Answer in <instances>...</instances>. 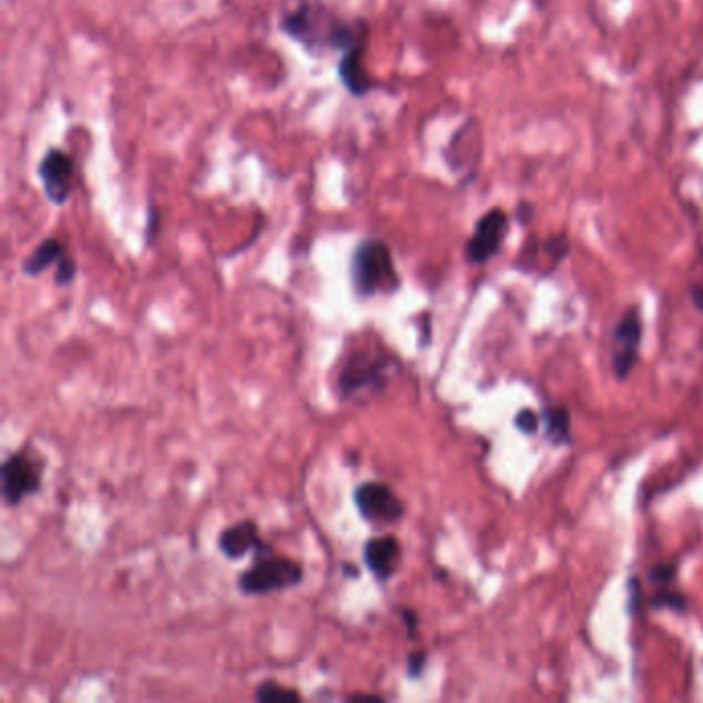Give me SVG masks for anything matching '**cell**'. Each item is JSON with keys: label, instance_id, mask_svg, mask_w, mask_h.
I'll use <instances>...</instances> for the list:
<instances>
[{"label": "cell", "instance_id": "6da1fadb", "mask_svg": "<svg viewBox=\"0 0 703 703\" xmlns=\"http://www.w3.org/2000/svg\"><path fill=\"white\" fill-rule=\"evenodd\" d=\"M278 28L312 54L324 50H340L345 54L367 40L366 21L349 23L318 0H295L287 4Z\"/></svg>", "mask_w": 703, "mask_h": 703}, {"label": "cell", "instance_id": "7a4b0ae2", "mask_svg": "<svg viewBox=\"0 0 703 703\" xmlns=\"http://www.w3.org/2000/svg\"><path fill=\"white\" fill-rule=\"evenodd\" d=\"M396 359L380 343H367L349 353L338 374L337 388L349 403H367L381 395L395 378Z\"/></svg>", "mask_w": 703, "mask_h": 703}, {"label": "cell", "instance_id": "3957f363", "mask_svg": "<svg viewBox=\"0 0 703 703\" xmlns=\"http://www.w3.org/2000/svg\"><path fill=\"white\" fill-rule=\"evenodd\" d=\"M352 283L355 294L364 299L398 289V275L390 248L376 237L364 240L352 258Z\"/></svg>", "mask_w": 703, "mask_h": 703}, {"label": "cell", "instance_id": "277c9868", "mask_svg": "<svg viewBox=\"0 0 703 703\" xmlns=\"http://www.w3.org/2000/svg\"><path fill=\"white\" fill-rule=\"evenodd\" d=\"M304 568L287 557H258V561L237 578V588L248 597H264L299 587Z\"/></svg>", "mask_w": 703, "mask_h": 703}, {"label": "cell", "instance_id": "5b68a950", "mask_svg": "<svg viewBox=\"0 0 703 703\" xmlns=\"http://www.w3.org/2000/svg\"><path fill=\"white\" fill-rule=\"evenodd\" d=\"M353 501L369 524H396L405 516V503L388 485L378 481L357 485Z\"/></svg>", "mask_w": 703, "mask_h": 703}, {"label": "cell", "instance_id": "8992f818", "mask_svg": "<svg viewBox=\"0 0 703 703\" xmlns=\"http://www.w3.org/2000/svg\"><path fill=\"white\" fill-rule=\"evenodd\" d=\"M2 499L7 506H19L26 498L40 491L42 472L38 465L23 455H11L2 462Z\"/></svg>", "mask_w": 703, "mask_h": 703}, {"label": "cell", "instance_id": "52a82bcc", "mask_svg": "<svg viewBox=\"0 0 703 703\" xmlns=\"http://www.w3.org/2000/svg\"><path fill=\"white\" fill-rule=\"evenodd\" d=\"M38 176L42 180L45 198L52 205H64L73 192L74 163L71 155L60 149H48L38 165Z\"/></svg>", "mask_w": 703, "mask_h": 703}, {"label": "cell", "instance_id": "ba28073f", "mask_svg": "<svg viewBox=\"0 0 703 703\" xmlns=\"http://www.w3.org/2000/svg\"><path fill=\"white\" fill-rule=\"evenodd\" d=\"M508 232V215L501 208H491L477 221L475 232L467 244V258L472 264H483L493 258L501 248Z\"/></svg>", "mask_w": 703, "mask_h": 703}, {"label": "cell", "instance_id": "9c48e42d", "mask_svg": "<svg viewBox=\"0 0 703 703\" xmlns=\"http://www.w3.org/2000/svg\"><path fill=\"white\" fill-rule=\"evenodd\" d=\"M615 353H613V366L619 380L628 378L631 367L635 364V355L640 349V340H642V318H640V309H625V314L619 318L617 323L615 335Z\"/></svg>", "mask_w": 703, "mask_h": 703}, {"label": "cell", "instance_id": "30bf717a", "mask_svg": "<svg viewBox=\"0 0 703 703\" xmlns=\"http://www.w3.org/2000/svg\"><path fill=\"white\" fill-rule=\"evenodd\" d=\"M400 553H403L400 541L393 534H384L366 542L364 561H366L367 570L374 573L378 582H388L398 570Z\"/></svg>", "mask_w": 703, "mask_h": 703}, {"label": "cell", "instance_id": "8fae6325", "mask_svg": "<svg viewBox=\"0 0 703 703\" xmlns=\"http://www.w3.org/2000/svg\"><path fill=\"white\" fill-rule=\"evenodd\" d=\"M220 551L227 559H244L248 553L263 557L264 544L258 527L252 520H242L234 527H227L220 534Z\"/></svg>", "mask_w": 703, "mask_h": 703}, {"label": "cell", "instance_id": "7c38bea8", "mask_svg": "<svg viewBox=\"0 0 703 703\" xmlns=\"http://www.w3.org/2000/svg\"><path fill=\"white\" fill-rule=\"evenodd\" d=\"M364 54H366V44L355 45L338 60V77L345 89L355 98H364L374 89V81L364 69Z\"/></svg>", "mask_w": 703, "mask_h": 703}, {"label": "cell", "instance_id": "4fadbf2b", "mask_svg": "<svg viewBox=\"0 0 703 703\" xmlns=\"http://www.w3.org/2000/svg\"><path fill=\"white\" fill-rule=\"evenodd\" d=\"M64 256H67V252L62 248L59 240L57 237H48L26 258L23 273L28 277H38V275L44 273L45 268H50L52 264H59Z\"/></svg>", "mask_w": 703, "mask_h": 703}, {"label": "cell", "instance_id": "5bb4252c", "mask_svg": "<svg viewBox=\"0 0 703 703\" xmlns=\"http://www.w3.org/2000/svg\"><path fill=\"white\" fill-rule=\"evenodd\" d=\"M547 436L556 444L570 441V412L563 407H549L544 410Z\"/></svg>", "mask_w": 703, "mask_h": 703}, {"label": "cell", "instance_id": "9a60e30c", "mask_svg": "<svg viewBox=\"0 0 703 703\" xmlns=\"http://www.w3.org/2000/svg\"><path fill=\"white\" fill-rule=\"evenodd\" d=\"M254 697L258 702H302V695L299 691H295L292 687H285V685H278L275 681H264L256 689Z\"/></svg>", "mask_w": 703, "mask_h": 703}, {"label": "cell", "instance_id": "2e32d148", "mask_svg": "<svg viewBox=\"0 0 703 703\" xmlns=\"http://www.w3.org/2000/svg\"><path fill=\"white\" fill-rule=\"evenodd\" d=\"M654 607H666V609H674V611H683L687 604H685V599L681 597V594H676V592H671V590H666V588H662L659 594L654 597V601H652Z\"/></svg>", "mask_w": 703, "mask_h": 703}, {"label": "cell", "instance_id": "e0dca14e", "mask_svg": "<svg viewBox=\"0 0 703 703\" xmlns=\"http://www.w3.org/2000/svg\"><path fill=\"white\" fill-rule=\"evenodd\" d=\"M513 424H516V427H518L522 434L530 436V434H534V431L539 429V415L530 409L520 410V412L516 415Z\"/></svg>", "mask_w": 703, "mask_h": 703}, {"label": "cell", "instance_id": "ac0fdd59", "mask_svg": "<svg viewBox=\"0 0 703 703\" xmlns=\"http://www.w3.org/2000/svg\"><path fill=\"white\" fill-rule=\"evenodd\" d=\"M674 580V566L669 563H662V566H654L650 570V582H654L656 587H669Z\"/></svg>", "mask_w": 703, "mask_h": 703}, {"label": "cell", "instance_id": "d6986e66", "mask_svg": "<svg viewBox=\"0 0 703 703\" xmlns=\"http://www.w3.org/2000/svg\"><path fill=\"white\" fill-rule=\"evenodd\" d=\"M74 275H77V264H74L69 256H64V258L57 264V275H54L57 285H69V283H73Z\"/></svg>", "mask_w": 703, "mask_h": 703}, {"label": "cell", "instance_id": "ffe728a7", "mask_svg": "<svg viewBox=\"0 0 703 703\" xmlns=\"http://www.w3.org/2000/svg\"><path fill=\"white\" fill-rule=\"evenodd\" d=\"M427 656L426 652H412L410 654L409 660H407V674H409L410 679H417V676H421V673L426 671Z\"/></svg>", "mask_w": 703, "mask_h": 703}, {"label": "cell", "instance_id": "44dd1931", "mask_svg": "<svg viewBox=\"0 0 703 703\" xmlns=\"http://www.w3.org/2000/svg\"><path fill=\"white\" fill-rule=\"evenodd\" d=\"M400 617H403V621H405V625H407V630H409V635L412 638L415 631H417V615H415V611L403 609Z\"/></svg>", "mask_w": 703, "mask_h": 703}, {"label": "cell", "instance_id": "7402d4cb", "mask_svg": "<svg viewBox=\"0 0 703 703\" xmlns=\"http://www.w3.org/2000/svg\"><path fill=\"white\" fill-rule=\"evenodd\" d=\"M349 700H353V702L355 700H361V702L364 700H376V702H381L380 695H369V693H355V695H349Z\"/></svg>", "mask_w": 703, "mask_h": 703}, {"label": "cell", "instance_id": "603a6c76", "mask_svg": "<svg viewBox=\"0 0 703 703\" xmlns=\"http://www.w3.org/2000/svg\"><path fill=\"white\" fill-rule=\"evenodd\" d=\"M693 302L697 308L703 309V289L702 287H695L693 289Z\"/></svg>", "mask_w": 703, "mask_h": 703}]
</instances>
